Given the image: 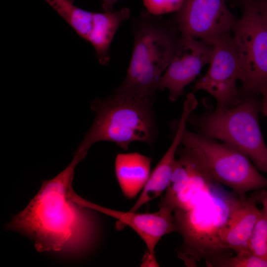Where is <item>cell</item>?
I'll return each instance as SVG.
<instances>
[{
	"label": "cell",
	"instance_id": "9a60e30c",
	"mask_svg": "<svg viewBox=\"0 0 267 267\" xmlns=\"http://www.w3.org/2000/svg\"><path fill=\"white\" fill-rule=\"evenodd\" d=\"M131 16L129 7L119 10L94 12V24L87 41L95 51L99 62L103 65L110 61V46L116 31L124 21Z\"/></svg>",
	"mask_w": 267,
	"mask_h": 267
},
{
	"label": "cell",
	"instance_id": "4fadbf2b",
	"mask_svg": "<svg viewBox=\"0 0 267 267\" xmlns=\"http://www.w3.org/2000/svg\"><path fill=\"white\" fill-rule=\"evenodd\" d=\"M257 203L252 197L245 196L242 198L238 209L222 235V241L226 250H233L236 254L249 251V239L262 214Z\"/></svg>",
	"mask_w": 267,
	"mask_h": 267
},
{
	"label": "cell",
	"instance_id": "52a82bcc",
	"mask_svg": "<svg viewBox=\"0 0 267 267\" xmlns=\"http://www.w3.org/2000/svg\"><path fill=\"white\" fill-rule=\"evenodd\" d=\"M232 30L242 95L261 94L267 89V22L252 0L244 1L242 15Z\"/></svg>",
	"mask_w": 267,
	"mask_h": 267
},
{
	"label": "cell",
	"instance_id": "8992f818",
	"mask_svg": "<svg viewBox=\"0 0 267 267\" xmlns=\"http://www.w3.org/2000/svg\"><path fill=\"white\" fill-rule=\"evenodd\" d=\"M254 96H243L236 105L216 108L196 122L201 134L234 147L267 174V146L258 118L260 105Z\"/></svg>",
	"mask_w": 267,
	"mask_h": 267
},
{
	"label": "cell",
	"instance_id": "8fae6325",
	"mask_svg": "<svg viewBox=\"0 0 267 267\" xmlns=\"http://www.w3.org/2000/svg\"><path fill=\"white\" fill-rule=\"evenodd\" d=\"M212 45L188 35L179 37L175 54L164 73L160 90L167 89L169 99L176 101L202 68L209 64Z\"/></svg>",
	"mask_w": 267,
	"mask_h": 267
},
{
	"label": "cell",
	"instance_id": "ffe728a7",
	"mask_svg": "<svg viewBox=\"0 0 267 267\" xmlns=\"http://www.w3.org/2000/svg\"><path fill=\"white\" fill-rule=\"evenodd\" d=\"M257 203H260L263 206L262 210L267 221V190L265 188L256 190L251 195Z\"/></svg>",
	"mask_w": 267,
	"mask_h": 267
},
{
	"label": "cell",
	"instance_id": "7c38bea8",
	"mask_svg": "<svg viewBox=\"0 0 267 267\" xmlns=\"http://www.w3.org/2000/svg\"><path fill=\"white\" fill-rule=\"evenodd\" d=\"M188 118L187 112L181 113L171 144L151 173L141 194L130 211L137 212L143 205L158 197L167 189L175 169L176 153L181 145Z\"/></svg>",
	"mask_w": 267,
	"mask_h": 267
},
{
	"label": "cell",
	"instance_id": "7402d4cb",
	"mask_svg": "<svg viewBox=\"0 0 267 267\" xmlns=\"http://www.w3.org/2000/svg\"><path fill=\"white\" fill-rule=\"evenodd\" d=\"M261 94L263 96V98L260 105V111L267 117V89L263 91Z\"/></svg>",
	"mask_w": 267,
	"mask_h": 267
},
{
	"label": "cell",
	"instance_id": "7a4b0ae2",
	"mask_svg": "<svg viewBox=\"0 0 267 267\" xmlns=\"http://www.w3.org/2000/svg\"><path fill=\"white\" fill-rule=\"evenodd\" d=\"M133 53L126 76L114 91L125 96L154 102L162 77L179 37L175 23L146 10L134 18Z\"/></svg>",
	"mask_w": 267,
	"mask_h": 267
},
{
	"label": "cell",
	"instance_id": "ac0fdd59",
	"mask_svg": "<svg viewBox=\"0 0 267 267\" xmlns=\"http://www.w3.org/2000/svg\"><path fill=\"white\" fill-rule=\"evenodd\" d=\"M249 251L267 262V221L262 211L250 238Z\"/></svg>",
	"mask_w": 267,
	"mask_h": 267
},
{
	"label": "cell",
	"instance_id": "d6986e66",
	"mask_svg": "<svg viewBox=\"0 0 267 267\" xmlns=\"http://www.w3.org/2000/svg\"><path fill=\"white\" fill-rule=\"evenodd\" d=\"M146 10L155 16L177 12L184 0H142Z\"/></svg>",
	"mask_w": 267,
	"mask_h": 267
},
{
	"label": "cell",
	"instance_id": "3957f363",
	"mask_svg": "<svg viewBox=\"0 0 267 267\" xmlns=\"http://www.w3.org/2000/svg\"><path fill=\"white\" fill-rule=\"evenodd\" d=\"M215 183L190 207L173 212L175 232L182 238L177 249L178 258L188 267L227 251L222 235L238 209L243 197L225 192Z\"/></svg>",
	"mask_w": 267,
	"mask_h": 267
},
{
	"label": "cell",
	"instance_id": "cb8c5ba5",
	"mask_svg": "<svg viewBox=\"0 0 267 267\" xmlns=\"http://www.w3.org/2000/svg\"><path fill=\"white\" fill-rule=\"evenodd\" d=\"M45 0L47 1L48 0Z\"/></svg>",
	"mask_w": 267,
	"mask_h": 267
},
{
	"label": "cell",
	"instance_id": "5b68a950",
	"mask_svg": "<svg viewBox=\"0 0 267 267\" xmlns=\"http://www.w3.org/2000/svg\"><path fill=\"white\" fill-rule=\"evenodd\" d=\"M181 145V150L206 177L231 188L239 196L267 187V178L250 159L228 144L186 129Z\"/></svg>",
	"mask_w": 267,
	"mask_h": 267
},
{
	"label": "cell",
	"instance_id": "2e32d148",
	"mask_svg": "<svg viewBox=\"0 0 267 267\" xmlns=\"http://www.w3.org/2000/svg\"><path fill=\"white\" fill-rule=\"evenodd\" d=\"M47 2L80 37L88 39L93 26L94 12L78 7L71 0H48Z\"/></svg>",
	"mask_w": 267,
	"mask_h": 267
},
{
	"label": "cell",
	"instance_id": "9c48e42d",
	"mask_svg": "<svg viewBox=\"0 0 267 267\" xmlns=\"http://www.w3.org/2000/svg\"><path fill=\"white\" fill-rule=\"evenodd\" d=\"M227 0H184L174 23L181 35H188L212 45L221 35L232 30L237 20Z\"/></svg>",
	"mask_w": 267,
	"mask_h": 267
},
{
	"label": "cell",
	"instance_id": "30bf717a",
	"mask_svg": "<svg viewBox=\"0 0 267 267\" xmlns=\"http://www.w3.org/2000/svg\"><path fill=\"white\" fill-rule=\"evenodd\" d=\"M73 198L81 205L104 214L117 221V227L128 226L133 229L145 244L147 252L141 266L158 267L155 249L161 238L175 232L173 210L167 206L159 207V210L152 213L123 212L107 208L89 201L75 192Z\"/></svg>",
	"mask_w": 267,
	"mask_h": 267
},
{
	"label": "cell",
	"instance_id": "603a6c76",
	"mask_svg": "<svg viewBox=\"0 0 267 267\" xmlns=\"http://www.w3.org/2000/svg\"><path fill=\"white\" fill-rule=\"evenodd\" d=\"M74 1V0H71ZM102 2V9L103 11H113V6L119 0H101Z\"/></svg>",
	"mask_w": 267,
	"mask_h": 267
},
{
	"label": "cell",
	"instance_id": "44dd1931",
	"mask_svg": "<svg viewBox=\"0 0 267 267\" xmlns=\"http://www.w3.org/2000/svg\"><path fill=\"white\" fill-rule=\"evenodd\" d=\"M256 8L267 22V0H252Z\"/></svg>",
	"mask_w": 267,
	"mask_h": 267
},
{
	"label": "cell",
	"instance_id": "6da1fadb",
	"mask_svg": "<svg viewBox=\"0 0 267 267\" xmlns=\"http://www.w3.org/2000/svg\"><path fill=\"white\" fill-rule=\"evenodd\" d=\"M83 159L77 154L68 166L41 187L26 208L6 224L35 242L40 252L81 251L94 241L96 222L91 209L73 198L72 181L76 166Z\"/></svg>",
	"mask_w": 267,
	"mask_h": 267
},
{
	"label": "cell",
	"instance_id": "ba28073f",
	"mask_svg": "<svg viewBox=\"0 0 267 267\" xmlns=\"http://www.w3.org/2000/svg\"><path fill=\"white\" fill-rule=\"evenodd\" d=\"M209 68L195 83L193 90H204L216 99L218 108L236 105L241 99L237 88L240 69L233 36H220L212 45Z\"/></svg>",
	"mask_w": 267,
	"mask_h": 267
},
{
	"label": "cell",
	"instance_id": "277c9868",
	"mask_svg": "<svg viewBox=\"0 0 267 267\" xmlns=\"http://www.w3.org/2000/svg\"><path fill=\"white\" fill-rule=\"evenodd\" d=\"M153 103L114 91L105 99H94L90 105L95 113L93 123L74 153L85 159L91 146L102 141L114 142L124 150L134 141L152 146L157 134Z\"/></svg>",
	"mask_w": 267,
	"mask_h": 267
},
{
	"label": "cell",
	"instance_id": "e0dca14e",
	"mask_svg": "<svg viewBox=\"0 0 267 267\" xmlns=\"http://www.w3.org/2000/svg\"><path fill=\"white\" fill-rule=\"evenodd\" d=\"M224 251L205 259L209 267H267V262L250 251H243L235 256Z\"/></svg>",
	"mask_w": 267,
	"mask_h": 267
},
{
	"label": "cell",
	"instance_id": "5bb4252c",
	"mask_svg": "<svg viewBox=\"0 0 267 267\" xmlns=\"http://www.w3.org/2000/svg\"><path fill=\"white\" fill-rule=\"evenodd\" d=\"M151 158L137 152L120 153L116 156L115 175L127 198H134L142 191L151 174Z\"/></svg>",
	"mask_w": 267,
	"mask_h": 267
}]
</instances>
